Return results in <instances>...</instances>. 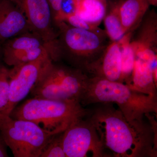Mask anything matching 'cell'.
I'll return each instance as SVG.
<instances>
[{
  "label": "cell",
  "instance_id": "23",
  "mask_svg": "<svg viewBox=\"0 0 157 157\" xmlns=\"http://www.w3.org/2000/svg\"><path fill=\"white\" fill-rule=\"evenodd\" d=\"M149 4L152 6H157V0H147Z\"/></svg>",
  "mask_w": 157,
  "mask_h": 157
},
{
  "label": "cell",
  "instance_id": "18",
  "mask_svg": "<svg viewBox=\"0 0 157 157\" xmlns=\"http://www.w3.org/2000/svg\"><path fill=\"white\" fill-rule=\"evenodd\" d=\"M63 132L54 135L45 145L40 157H67L63 144Z\"/></svg>",
  "mask_w": 157,
  "mask_h": 157
},
{
  "label": "cell",
  "instance_id": "21",
  "mask_svg": "<svg viewBox=\"0 0 157 157\" xmlns=\"http://www.w3.org/2000/svg\"><path fill=\"white\" fill-rule=\"evenodd\" d=\"M50 5L53 21L56 25L62 22L61 3L62 0H48Z\"/></svg>",
  "mask_w": 157,
  "mask_h": 157
},
{
  "label": "cell",
  "instance_id": "12",
  "mask_svg": "<svg viewBox=\"0 0 157 157\" xmlns=\"http://www.w3.org/2000/svg\"><path fill=\"white\" fill-rule=\"evenodd\" d=\"M90 69L95 71V75L92 77L121 82V55L119 43L113 42L105 51L101 61L96 62Z\"/></svg>",
  "mask_w": 157,
  "mask_h": 157
},
{
  "label": "cell",
  "instance_id": "11",
  "mask_svg": "<svg viewBox=\"0 0 157 157\" xmlns=\"http://www.w3.org/2000/svg\"><path fill=\"white\" fill-rule=\"evenodd\" d=\"M31 32L24 14L10 0H0V42Z\"/></svg>",
  "mask_w": 157,
  "mask_h": 157
},
{
  "label": "cell",
  "instance_id": "6",
  "mask_svg": "<svg viewBox=\"0 0 157 157\" xmlns=\"http://www.w3.org/2000/svg\"><path fill=\"white\" fill-rule=\"evenodd\" d=\"M24 14L31 32L43 41L52 61L61 57L59 39L53 28L52 12L48 0H10Z\"/></svg>",
  "mask_w": 157,
  "mask_h": 157
},
{
  "label": "cell",
  "instance_id": "20",
  "mask_svg": "<svg viewBox=\"0 0 157 157\" xmlns=\"http://www.w3.org/2000/svg\"><path fill=\"white\" fill-rule=\"evenodd\" d=\"M67 22L69 25L77 28L90 31H97V27L91 25L80 18L75 13L68 14L64 19V22Z\"/></svg>",
  "mask_w": 157,
  "mask_h": 157
},
{
  "label": "cell",
  "instance_id": "22",
  "mask_svg": "<svg viewBox=\"0 0 157 157\" xmlns=\"http://www.w3.org/2000/svg\"><path fill=\"white\" fill-rule=\"evenodd\" d=\"M7 145L0 132V157H8L7 151Z\"/></svg>",
  "mask_w": 157,
  "mask_h": 157
},
{
  "label": "cell",
  "instance_id": "4",
  "mask_svg": "<svg viewBox=\"0 0 157 157\" xmlns=\"http://www.w3.org/2000/svg\"><path fill=\"white\" fill-rule=\"evenodd\" d=\"M89 77L82 70L52 62L31 91L34 98L74 100L81 103Z\"/></svg>",
  "mask_w": 157,
  "mask_h": 157
},
{
  "label": "cell",
  "instance_id": "13",
  "mask_svg": "<svg viewBox=\"0 0 157 157\" xmlns=\"http://www.w3.org/2000/svg\"><path fill=\"white\" fill-rule=\"evenodd\" d=\"M129 87L139 92L157 98L152 66L148 62L135 57L134 69Z\"/></svg>",
  "mask_w": 157,
  "mask_h": 157
},
{
  "label": "cell",
  "instance_id": "9",
  "mask_svg": "<svg viewBox=\"0 0 157 157\" xmlns=\"http://www.w3.org/2000/svg\"><path fill=\"white\" fill-rule=\"evenodd\" d=\"M52 62L47 55L34 61L9 69V101L3 113L10 115L18 103L31 93Z\"/></svg>",
  "mask_w": 157,
  "mask_h": 157
},
{
  "label": "cell",
  "instance_id": "16",
  "mask_svg": "<svg viewBox=\"0 0 157 157\" xmlns=\"http://www.w3.org/2000/svg\"><path fill=\"white\" fill-rule=\"evenodd\" d=\"M121 46V82L130 85L135 55V51L130 41V36L127 33L118 42Z\"/></svg>",
  "mask_w": 157,
  "mask_h": 157
},
{
  "label": "cell",
  "instance_id": "15",
  "mask_svg": "<svg viewBox=\"0 0 157 157\" xmlns=\"http://www.w3.org/2000/svg\"><path fill=\"white\" fill-rule=\"evenodd\" d=\"M76 14L97 27L107 14L106 0H78Z\"/></svg>",
  "mask_w": 157,
  "mask_h": 157
},
{
  "label": "cell",
  "instance_id": "25",
  "mask_svg": "<svg viewBox=\"0 0 157 157\" xmlns=\"http://www.w3.org/2000/svg\"><path fill=\"white\" fill-rule=\"evenodd\" d=\"M119 1H123V0H119Z\"/></svg>",
  "mask_w": 157,
  "mask_h": 157
},
{
  "label": "cell",
  "instance_id": "3",
  "mask_svg": "<svg viewBox=\"0 0 157 157\" xmlns=\"http://www.w3.org/2000/svg\"><path fill=\"white\" fill-rule=\"evenodd\" d=\"M87 111L79 101L33 97L15 107L9 115L31 121L56 135L63 132L74 121L85 117Z\"/></svg>",
  "mask_w": 157,
  "mask_h": 157
},
{
  "label": "cell",
  "instance_id": "24",
  "mask_svg": "<svg viewBox=\"0 0 157 157\" xmlns=\"http://www.w3.org/2000/svg\"><path fill=\"white\" fill-rule=\"evenodd\" d=\"M1 48H2V44L0 42V59L2 58V53H1Z\"/></svg>",
  "mask_w": 157,
  "mask_h": 157
},
{
  "label": "cell",
  "instance_id": "1",
  "mask_svg": "<svg viewBox=\"0 0 157 157\" xmlns=\"http://www.w3.org/2000/svg\"><path fill=\"white\" fill-rule=\"evenodd\" d=\"M93 105L86 117L95 128L106 152L116 157L157 155V124L152 117L148 118L150 124L144 121H130L112 103Z\"/></svg>",
  "mask_w": 157,
  "mask_h": 157
},
{
  "label": "cell",
  "instance_id": "2",
  "mask_svg": "<svg viewBox=\"0 0 157 157\" xmlns=\"http://www.w3.org/2000/svg\"><path fill=\"white\" fill-rule=\"evenodd\" d=\"M98 103L116 104L130 121H144L147 115L157 113V98L132 89L122 82L89 77L81 104Z\"/></svg>",
  "mask_w": 157,
  "mask_h": 157
},
{
  "label": "cell",
  "instance_id": "19",
  "mask_svg": "<svg viewBox=\"0 0 157 157\" xmlns=\"http://www.w3.org/2000/svg\"><path fill=\"white\" fill-rule=\"evenodd\" d=\"M9 94V69L2 64L0 60V113H4L7 108Z\"/></svg>",
  "mask_w": 157,
  "mask_h": 157
},
{
  "label": "cell",
  "instance_id": "5",
  "mask_svg": "<svg viewBox=\"0 0 157 157\" xmlns=\"http://www.w3.org/2000/svg\"><path fill=\"white\" fill-rule=\"evenodd\" d=\"M0 132L15 157H40L55 135L31 121L14 119L2 113Z\"/></svg>",
  "mask_w": 157,
  "mask_h": 157
},
{
  "label": "cell",
  "instance_id": "8",
  "mask_svg": "<svg viewBox=\"0 0 157 157\" xmlns=\"http://www.w3.org/2000/svg\"><path fill=\"white\" fill-rule=\"evenodd\" d=\"M58 26L61 33L58 39L61 54L62 51L66 50L77 66L88 70L94 63L93 57L102 46L98 31L73 27L64 22Z\"/></svg>",
  "mask_w": 157,
  "mask_h": 157
},
{
  "label": "cell",
  "instance_id": "10",
  "mask_svg": "<svg viewBox=\"0 0 157 157\" xmlns=\"http://www.w3.org/2000/svg\"><path fill=\"white\" fill-rule=\"evenodd\" d=\"M1 53L5 63L12 67L34 61L47 55L49 56L42 39L32 32L21 34L4 42L2 45Z\"/></svg>",
  "mask_w": 157,
  "mask_h": 157
},
{
  "label": "cell",
  "instance_id": "7",
  "mask_svg": "<svg viewBox=\"0 0 157 157\" xmlns=\"http://www.w3.org/2000/svg\"><path fill=\"white\" fill-rule=\"evenodd\" d=\"M63 144L67 157H109L86 115L74 121L63 132Z\"/></svg>",
  "mask_w": 157,
  "mask_h": 157
},
{
  "label": "cell",
  "instance_id": "14",
  "mask_svg": "<svg viewBox=\"0 0 157 157\" xmlns=\"http://www.w3.org/2000/svg\"><path fill=\"white\" fill-rule=\"evenodd\" d=\"M115 6L126 33L140 22L148 9L147 0H123Z\"/></svg>",
  "mask_w": 157,
  "mask_h": 157
},
{
  "label": "cell",
  "instance_id": "17",
  "mask_svg": "<svg viewBox=\"0 0 157 157\" xmlns=\"http://www.w3.org/2000/svg\"><path fill=\"white\" fill-rule=\"evenodd\" d=\"M104 21L106 33L113 42H120L127 34L121 22L115 6L106 14Z\"/></svg>",
  "mask_w": 157,
  "mask_h": 157
}]
</instances>
